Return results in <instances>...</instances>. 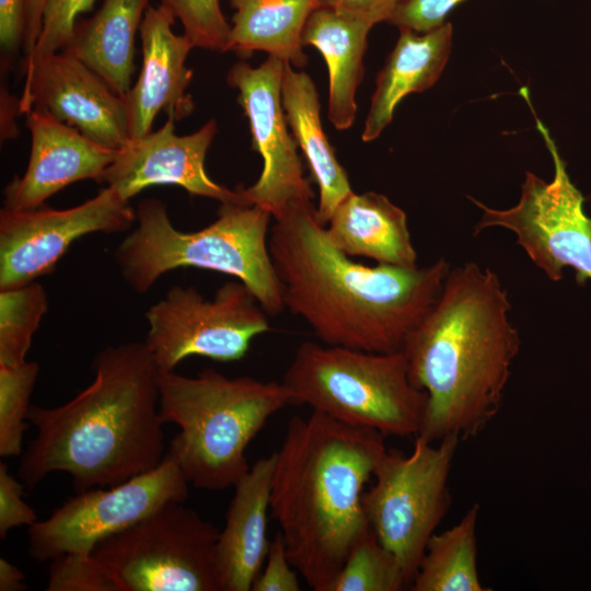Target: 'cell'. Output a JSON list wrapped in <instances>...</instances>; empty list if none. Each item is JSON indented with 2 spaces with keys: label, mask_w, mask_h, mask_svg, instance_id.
<instances>
[{
  "label": "cell",
  "mask_w": 591,
  "mask_h": 591,
  "mask_svg": "<svg viewBox=\"0 0 591 591\" xmlns=\"http://www.w3.org/2000/svg\"><path fill=\"white\" fill-rule=\"evenodd\" d=\"M47 591H123L115 576L92 553H69L49 561Z\"/></svg>",
  "instance_id": "cell-31"
},
{
  "label": "cell",
  "mask_w": 591,
  "mask_h": 591,
  "mask_svg": "<svg viewBox=\"0 0 591 591\" xmlns=\"http://www.w3.org/2000/svg\"><path fill=\"white\" fill-rule=\"evenodd\" d=\"M465 0H401L390 24L399 30L427 33L445 23L447 16Z\"/></svg>",
  "instance_id": "cell-33"
},
{
  "label": "cell",
  "mask_w": 591,
  "mask_h": 591,
  "mask_svg": "<svg viewBox=\"0 0 591 591\" xmlns=\"http://www.w3.org/2000/svg\"><path fill=\"white\" fill-rule=\"evenodd\" d=\"M281 97L291 134L318 187L316 220L326 227L336 207L354 192L348 174L324 132L318 94L313 80L306 72L293 69L287 61Z\"/></svg>",
  "instance_id": "cell-22"
},
{
  "label": "cell",
  "mask_w": 591,
  "mask_h": 591,
  "mask_svg": "<svg viewBox=\"0 0 591 591\" xmlns=\"http://www.w3.org/2000/svg\"><path fill=\"white\" fill-rule=\"evenodd\" d=\"M384 438L313 410L287 425L275 452L270 512L290 563L315 591L329 590L369 529L362 494L386 451Z\"/></svg>",
  "instance_id": "cell-4"
},
{
  "label": "cell",
  "mask_w": 591,
  "mask_h": 591,
  "mask_svg": "<svg viewBox=\"0 0 591 591\" xmlns=\"http://www.w3.org/2000/svg\"><path fill=\"white\" fill-rule=\"evenodd\" d=\"M371 27L333 9L315 8L303 30V47H315L326 62L327 117L337 130L349 129L357 115L356 94L363 79V57Z\"/></svg>",
  "instance_id": "cell-23"
},
{
  "label": "cell",
  "mask_w": 591,
  "mask_h": 591,
  "mask_svg": "<svg viewBox=\"0 0 591 591\" xmlns=\"http://www.w3.org/2000/svg\"><path fill=\"white\" fill-rule=\"evenodd\" d=\"M21 114L42 109L96 143L120 150L130 140L124 97L66 50L23 65Z\"/></svg>",
  "instance_id": "cell-15"
},
{
  "label": "cell",
  "mask_w": 591,
  "mask_h": 591,
  "mask_svg": "<svg viewBox=\"0 0 591 591\" xmlns=\"http://www.w3.org/2000/svg\"><path fill=\"white\" fill-rule=\"evenodd\" d=\"M175 21L162 4H150L143 15L139 30L141 69L124 97L130 139L150 134L161 112L179 120L194 111V101L187 93L193 70L186 66V59L195 46L184 34L174 33Z\"/></svg>",
  "instance_id": "cell-18"
},
{
  "label": "cell",
  "mask_w": 591,
  "mask_h": 591,
  "mask_svg": "<svg viewBox=\"0 0 591 591\" xmlns=\"http://www.w3.org/2000/svg\"><path fill=\"white\" fill-rule=\"evenodd\" d=\"M27 589L25 575L8 559L0 558V591H23Z\"/></svg>",
  "instance_id": "cell-40"
},
{
  "label": "cell",
  "mask_w": 591,
  "mask_h": 591,
  "mask_svg": "<svg viewBox=\"0 0 591 591\" xmlns=\"http://www.w3.org/2000/svg\"><path fill=\"white\" fill-rule=\"evenodd\" d=\"M401 0H316V8H328L372 26L390 22Z\"/></svg>",
  "instance_id": "cell-36"
},
{
  "label": "cell",
  "mask_w": 591,
  "mask_h": 591,
  "mask_svg": "<svg viewBox=\"0 0 591 591\" xmlns=\"http://www.w3.org/2000/svg\"><path fill=\"white\" fill-rule=\"evenodd\" d=\"M47 1L48 0H25V34L23 42L25 58L31 56L37 43Z\"/></svg>",
  "instance_id": "cell-38"
},
{
  "label": "cell",
  "mask_w": 591,
  "mask_h": 591,
  "mask_svg": "<svg viewBox=\"0 0 591 591\" xmlns=\"http://www.w3.org/2000/svg\"><path fill=\"white\" fill-rule=\"evenodd\" d=\"M460 442L453 437L430 442L417 436L409 454L386 450L374 468L373 485L362 494L368 524L397 558L409 589L450 508L448 482Z\"/></svg>",
  "instance_id": "cell-8"
},
{
  "label": "cell",
  "mask_w": 591,
  "mask_h": 591,
  "mask_svg": "<svg viewBox=\"0 0 591 591\" xmlns=\"http://www.w3.org/2000/svg\"><path fill=\"white\" fill-rule=\"evenodd\" d=\"M298 570L287 555L282 534L278 531L270 541L265 566L253 582V591H299Z\"/></svg>",
  "instance_id": "cell-34"
},
{
  "label": "cell",
  "mask_w": 591,
  "mask_h": 591,
  "mask_svg": "<svg viewBox=\"0 0 591 591\" xmlns=\"http://www.w3.org/2000/svg\"><path fill=\"white\" fill-rule=\"evenodd\" d=\"M25 115L31 134L30 159L24 174L15 175L4 187L2 208H38L72 183H102L118 150L96 143L42 109L32 108Z\"/></svg>",
  "instance_id": "cell-17"
},
{
  "label": "cell",
  "mask_w": 591,
  "mask_h": 591,
  "mask_svg": "<svg viewBox=\"0 0 591 591\" xmlns=\"http://www.w3.org/2000/svg\"><path fill=\"white\" fill-rule=\"evenodd\" d=\"M48 306V296L37 281L0 290V364L19 366L26 361Z\"/></svg>",
  "instance_id": "cell-27"
},
{
  "label": "cell",
  "mask_w": 591,
  "mask_h": 591,
  "mask_svg": "<svg viewBox=\"0 0 591 591\" xmlns=\"http://www.w3.org/2000/svg\"><path fill=\"white\" fill-rule=\"evenodd\" d=\"M325 231L329 242L350 257L418 267L407 216L385 195L352 192L336 207Z\"/></svg>",
  "instance_id": "cell-20"
},
{
  "label": "cell",
  "mask_w": 591,
  "mask_h": 591,
  "mask_svg": "<svg viewBox=\"0 0 591 591\" xmlns=\"http://www.w3.org/2000/svg\"><path fill=\"white\" fill-rule=\"evenodd\" d=\"M136 210L109 186L68 209L45 205L0 210V290L25 286L55 270L78 239L127 231Z\"/></svg>",
  "instance_id": "cell-13"
},
{
  "label": "cell",
  "mask_w": 591,
  "mask_h": 591,
  "mask_svg": "<svg viewBox=\"0 0 591 591\" xmlns=\"http://www.w3.org/2000/svg\"><path fill=\"white\" fill-rule=\"evenodd\" d=\"M39 372L36 361L0 364V456H19L27 428L31 396Z\"/></svg>",
  "instance_id": "cell-29"
},
{
  "label": "cell",
  "mask_w": 591,
  "mask_h": 591,
  "mask_svg": "<svg viewBox=\"0 0 591 591\" xmlns=\"http://www.w3.org/2000/svg\"><path fill=\"white\" fill-rule=\"evenodd\" d=\"M315 208L312 201L291 206L269 232L285 309L325 345L402 351L438 299L449 263L440 258L415 268L356 263L329 242Z\"/></svg>",
  "instance_id": "cell-1"
},
{
  "label": "cell",
  "mask_w": 591,
  "mask_h": 591,
  "mask_svg": "<svg viewBox=\"0 0 591 591\" xmlns=\"http://www.w3.org/2000/svg\"><path fill=\"white\" fill-rule=\"evenodd\" d=\"M179 20L184 35L195 47L225 53L231 24L227 21L220 0H160Z\"/></svg>",
  "instance_id": "cell-30"
},
{
  "label": "cell",
  "mask_w": 591,
  "mask_h": 591,
  "mask_svg": "<svg viewBox=\"0 0 591 591\" xmlns=\"http://www.w3.org/2000/svg\"><path fill=\"white\" fill-rule=\"evenodd\" d=\"M23 482L10 474L8 465L0 463V537L10 530L31 526L38 521L34 509L23 500Z\"/></svg>",
  "instance_id": "cell-35"
},
{
  "label": "cell",
  "mask_w": 591,
  "mask_h": 591,
  "mask_svg": "<svg viewBox=\"0 0 591 591\" xmlns=\"http://www.w3.org/2000/svg\"><path fill=\"white\" fill-rule=\"evenodd\" d=\"M174 123V119L167 118L158 130L130 139L118 150L102 183L126 200L149 186L172 184L183 187L190 195L215 199L220 204H251L243 193V186L230 189L212 181L206 172L207 151L218 129L216 119L184 136L175 134Z\"/></svg>",
  "instance_id": "cell-16"
},
{
  "label": "cell",
  "mask_w": 591,
  "mask_h": 591,
  "mask_svg": "<svg viewBox=\"0 0 591 591\" xmlns=\"http://www.w3.org/2000/svg\"><path fill=\"white\" fill-rule=\"evenodd\" d=\"M520 94L532 109L536 128L552 155L554 178L545 182L525 172L520 199L507 209H494L468 197L482 210L473 235L494 227L507 229L515 234L517 244L549 280H561L564 268L570 267L576 273V282L582 287L591 280V218L583 209L586 198L570 181L554 139L535 115L528 89L522 88Z\"/></svg>",
  "instance_id": "cell-10"
},
{
  "label": "cell",
  "mask_w": 591,
  "mask_h": 591,
  "mask_svg": "<svg viewBox=\"0 0 591 591\" xmlns=\"http://www.w3.org/2000/svg\"><path fill=\"white\" fill-rule=\"evenodd\" d=\"M94 380L69 402L31 406L35 437L21 454L28 489L54 472L70 475L76 494L108 487L155 468L164 459L159 373L144 341L107 346Z\"/></svg>",
  "instance_id": "cell-3"
},
{
  "label": "cell",
  "mask_w": 591,
  "mask_h": 591,
  "mask_svg": "<svg viewBox=\"0 0 591 591\" xmlns=\"http://www.w3.org/2000/svg\"><path fill=\"white\" fill-rule=\"evenodd\" d=\"M21 114L20 100L9 94L7 89H1V140H8L16 136L14 117Z\"/></svg>",
  "instance_id": "cell-39"
},
{
  "label": "cell",
  "mask_w": 591,
  "mask_h": 591,
  "mask_svg": "<svg viewBox=\"0 0 591 591\" xmlns=\"http://www.w3.org/2000/svg\"><path fill=\"white\" fill-rule=\"evenodd\" d=\"M268 315L240 280L224 282L210 300L193 286L175 285L146 312L144 343L160 371H174L190 356L236 361L270 331Z\"/></svg>",
  "instance_id": "cell-11"
},
{
  "label": "cell",
  "mask_w": 591,
  "mask_h": 591,
  "mask_svg": "<svg viewBox=\"0 0 591 591\" xmlns=\"http://www.w3.org/2000/svg\"><path fill=\"white\" fill-rule=\"evenodd\" d=\"M275 453L257 460L234 485L216 563L220 591H248L269 548L267 538Z\"/></svg>",
  "instance_id": "cell-19"
},
{
  "label": "cell",
  "mask_w": 591,
  "mask_h": 591,
  "mask_svg": "<svg viewBox=\"0 0 591 591\" xmlns=\"http://www.w3.org/2000/svg\"><path fill=\"white\" fill-rule=\"evenodd\" d=\"M479 506L472 505L450 529L434 533L410 586L413 591H485L477 568Z\"/></svg>",
  "instance_id": "cell-26"
},
{
  "label": "cell",
  "mask_w": 591,
  "mask_h": 591,
  "mask_svg": "<svg viewBox=\"0 0 591 591\" xmlns=\"http://www.w3.org/2000/svg\"><path fill=\"white\" fill-rule=\"evenodd\" d=\"M220 531L184 502H170L92 551L123 591H220Z\"/></svg>",
  "instance_id": "cell-9"
},
{
  "label": "cell",
  "mask_w": 591,
  "mask_h": 591,
  "mask_svg": "<svg viewBox=\"0 0 591 591\" xmlns=\"http://www.w3.org/2000/svg\"><path fill=\"white\" fill-rule=\"evenodd\" d=\"M159 393L162 421L179 428L167 453L190 485L210 491L247 473L250 442L273 415L293 405L282 382L228 378L211 368L195 378L160 371Z\"/></svg>",
  "instance_id": "cell-5"
},
{
  "label": "cell",
  "mask_w": 591,
  "mask_h": 591,
  "mask_svg": "<svg viewBox=\"0 0 591 591\" xmlns=\"http://www.w3.org/2000/svg\"><path fill=\"white\" fill-rule=\"evenodd\" d=\"M273 217L251 204H221L207 227L183 232L171 222L166 205L147 198L136 209L135 229L115 251V262L129 285L148 292L165 273L195 267L242 281L269 315L285 310L282 286L269 247Z\"/></svg>",
  "instance_id": "cell-6"
},
{
  "label": "cell",
  "mask_w": 591,
  "mask_h": 591,
  "mask_svg": "<svg viewBox=\"0 0 591 591\" xmlns=\"http://www.w3.org/2000/svg\"><path fill=\"white\" fill-rule=\"evenodd\" d=\"M150 0H102L90 18L79 19L65 49L125 97L135 71V39Z\"/></svg>",
  "instance_id": "cell-24"
},
{
  "label": "cell",
  "mask_w": 591,
  "mask_h": 591,
  "mask_svg": "<svg viewBox=\"0 0 591 591\" xmlns=\"http://www.w3.org/2000/svg\"><path fill=\"white\" fill-rule=\"evenodd\" d=\"M452 24L427 33L399 30L398 39L375 80L361 139L375 140L392 121L398 103L431 88L440 78L452 47Z\"/></svg>",
  "instance_id": "cell-21"
},
{
  "label": "cell",
  "mask_w": 591,
  "mask_h": 591,
  "mask_svg": "<svg viewBox=\"0 0 591 591\" xmlns=\"http://www.w3.org/2000/svg\"><path fill=\"white\" fill-rule=\"evenodd\" d=\"M234 13L227 51L247 58L254 51L303 68L305 23L316 8V0H229Z\"/></svg>",
  "instance_id": "cell-25"
},
{
  "label": "cell",
  "mask_w": 591,
  "mask_h": 591,
  "mask_svg": "<svg viewBox=\"0 0 591 591\" xmlns=\"http://www.w3.org/2000/svg\"><path fill=\"white\" fill-rule=\"evenodd\" d=\"M409 582L397 558L369 529L351 547L328 591H401Z\"/></svg>",
  "instance_id": "cell-28"
},
{
  "label": "cell",
  "mask_w": 591,
  "mask_h": 591,
  "mask_svg": "<svg viewBox=\"0 0 591 591\" xmlns=\"http://www.w3.org/2000/svg\"><path fill=\"white\" fill-rule=\"evenodd\" d=\"M95 1L48 0L37 43L24 62L65 49L71 39L77 21L93 8Z\"/></svg>",
  "instance_id": "cell-32"
},
{
  "label": "cell",
  "mask_w": 591,
  "mask_h": 591,
  "mask_svg": "<svg viewBox=\"0 0 591 591\" xmlns=\"http://www.w3.org/2000/svg\"><path fill=\"white\" fill-rule=\"evenodd\" d=\"M520 344L496 273L474 262L450 268L402 350L412 383L428 397L418 436L430 442L477 437L499 413Z\"/></svg>",
  "instance_id": "cell-2"
},
{
  "label": "cell",
  "mask_w": 591,
  "mask_h": 591,
  "mask_svg": "<svg viewBox=\"0 0 591 591\" xmlns=\"http://www.w3.org/2000/svg\"><path fill=\"white\" fill-rule=\"evenodd\" d=\"M189 482L165 453L153 470L119 484L92 488L65 501L28 529V554L39 563L69 553L91 554L101 541L121 532L170 502H184Z\"/></svg>",
  "instance_id": "cell-12"
},
{
  "label": "cell",
  "mask_w": 591,
  "mask_h": 591,
  "mask_svg": "<svg viewBox=\"0 0 591 591\" xmlns=\"http://www.w3.org/2000/svg\"><path fill=\"white\" fill-rule=\"evenodd\" d=\"M285 62L271 56L257 67L237 61L227 76L229 85L239 91V103L250 123L252 148L263 158L258 179L243 187V193L275 220L291 206L314 198L282 106Z\"/></svg>",
  "instance_id": "cell-14"
},
{
  "label": "cell",
  "mask_w": 591,
  "mask_h": 591,
  "mask_svg": "<svg viewBox=\"0 0 591 591\" xmlns=\"http://www.w3.org/2000/svg\"><path fill=\"white\" fill-rule=\"evenodd\" d=\"M293 405H308L384 437H417L427 394L410 381L403 351L380 354L304 341L283 376Z\"/></svg>",
  "instance_id": "cell-7"
},
{
  "label": "cell",
  "mask_w": 591,
  "mask_h": 591,
  "mask_svg": "<svg viewBox=\"0 0 591 591\" xmlns=\"http://www.w3.org/2000/svg\"><path fill=\"white\" fill-rule=\"evenodd\" d=\"M25 0H0V45L5 56L23 48Z\"/></svg>",
  "instance_id": "cell-37"
}]
</instances>
